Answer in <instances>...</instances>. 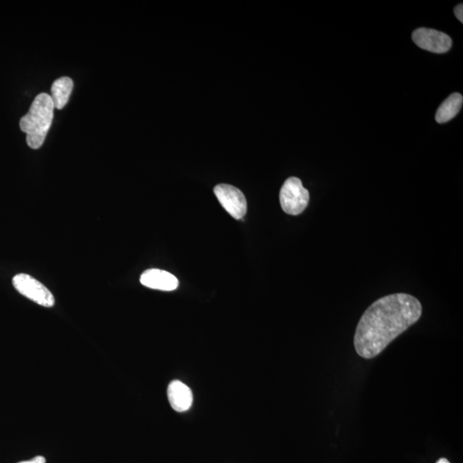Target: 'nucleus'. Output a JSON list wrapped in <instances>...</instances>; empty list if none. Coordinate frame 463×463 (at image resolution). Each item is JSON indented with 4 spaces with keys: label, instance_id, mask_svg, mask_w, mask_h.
<instances>
[{
    "label": "nucleus",
    "instance_id": "obj_6",
    "mask_svg": "<svg viewBox=\"0 0 463 463\" xmlns=\"http://www.w3.org/2000/svg\"><path fill=\"white\" fill-rule=\"evenodd\" d=\"M413 41L418 47L434 54H444L451 49L452 40L440 31L420 27L414 31Z\"/></svg>",
    "mask_w": 463,
    "mask_h": 463
},
{
    "label": "nucleus",
    "instance_id": "obj_2",
    "mask_svg": "<svg viewBox=\"0 0 463 463\" xmlns=\"http://www.w3.org/2000/svg\"><path fill=\"white\" fill-rule=\"evenodd\" d=\"M54 106L51 96L46 93L38 95L29 112L20 120V129L26 134L27 144L38 150L44 143L54 119Z\"/></svg>",
    "mask_w": 463,
    "mask_h": 463
},
{
    "label": "nucleus",
    "instance_id": "obj_9",
    "mask_svg": "<svg viewBox=\"0 0 463 463\" xmlns=\"http://www.w3.org/2000/svg\"><path fill=\"white\" fill-rule=\"evenodd\" d=\"M74 89V82L70 78L64 77L57 79L52 85V101L54 108L62 109L67 104L69 98Z\"/></svg>",
    "mask_w": 463,
    "mask_h": 463
},
{
    "label": "nucleus",
    "instance_id": "obj_7",
    "mask_svg": "<svg viewBox=\"0 0 463 463\" xmlns=\"http://www.w3.org/2000/svg\"><path fill=\"white\" fill-rule=\"evenodd\" d=\"M140 282L147 288L161 291H174L179 286L178 279L174 275L157 269H148L144 272Z\"/></svg>",
    "mask_w": 463,
    "mask_h": 463
},
{
    "label": "nucleus",
    "instance_id": "obj_10",
    "mask_svg": "<svg viewBox=\"0 0 463 463\" xmlns=\"http://www.w3.org/2000/svg\"><path fill=\"white\" fill-rule=\"evenodd\" d=\"M463 103L462 95L453 93L438 108L435 119L438 123L444 124L453 119L460 112Z\"/></svg>",
    "mask_w": 463,
    "mask_h": 463
},
{
    "label": "nucleus",
    "instance_id": "obj_5",
    "mask_svg": "<svg viewBox=\"0 0 463 463\" xmlns=\"http://www.w3.org/2000/svg\"><path fill=\"white\" fill-rule=\"evenodd\" d=\"M214 192L221 205L234 219L243 218L247 212V203L243 192L233 185L220 184Z\"/></svg>",
    "mask_w": 463,
    "mask_h": 463
},
{
    "label": "nucleus",
    "instance_id": "obj_4",
    "mask_svg": "<svg viewBox=\"0 0 463 463\" xmlns=\"http://www.w3.org/2000/svg\"><path fill=\"white\" fill-rule=\"evenodd\" d=\"M13 286L21 295L45 307L54 306V297L43 283L26 274H19L14 276Z\"/></svg>",
    "mask_w": 463,
    "mask_h": 463
},
{
    "label": "nucleus",
    "instance_id": "obj_12",
    "mask_svg": "<svg viewBox=\"0 0 463 463\" xmlns=\"http://www.w3.org/2000/svg\"><path fill=\"white\" fill-rule=\"evenodd\" d=\"M19 463H46V459L41 457V455H38V457L34 458L31 460L20 462Z\"/></svg>",
    "mask_w": 463,
    "mask_h": 463
},
{
    "label": "nucleus",
    "instance_id": "obj_11",
    "mask_svg": "<svg viewBox=\"0 0 463 463\" xmlns=\"http://www.w3.org/2000/svg\"><path fill=\"white\" fill-rule=\"evenodd\" d=\"M455 15L458 17V19L460 21L461 23H463V5L462 3H459L458 5L455 6L454 10Z\"/></svg>",
    "mask_w": 463,
    "mask_h": 463
},
{
    "label": "nucleus",
    "instance_id": "obj_1",
    "mask_svg": "<svg viewBox=\"0 0 463 463\" xmlns=\"http://www.w3.org/2000/svg\"><path fill=\"white\" fill-rule=\"evenodd\" d=\"M421 314L420 300L407 293H393L376 300L363 313L356 327V352L364 359L376 357L418 322Z\"/></svg>",
    "mask_w": 463,
    "mask_h": 463
},
{
    "label": "nucleus",
    "instance_id": "obj_8",
    "mask_svg": "<svg viewBox=\"0 0 463 463\" xmlns=\"http://www.w3.org/2000/svg\"><path fill=\"white\" fill-rule=\"evenodd\" d=\"M168 397L171 407L177 412H185L192 405V389L179 380H174L169 383Z\"/></svg>",
    "mask_w": 463,
    "mask_h": 463
},
{
    "label": "nucleus",
    "instance_id": "obj_3",
    "mask_svg": "<svg viewBox=\"0 0 463 463\" xmlns=\"http://www.w3.org/2000/svg\"><path fill=\"white\" fill-rule=\"evenodd\" d=\"M310 194L299 178L291 177L284 182L280 192V203L283 212L290 216H299L308 206Z\"/></svg>",
    "mask_w": 463,
    "mask_h": 463
},
{
    "label": "nucleus",
    "instance_id": "obj_13",
    "mask_svg": "<svg viewBox=\"0 0 463 463\" xmlns=\"http://www.w3.org/2000/svg\"><path fill=\"white\" fill-rule=\"evenodd\" d=\"M437 463H451V462H449V461L447 460V459H445V458H441V459H440V460H438V461L437 462Z\"/></svg>",
    "mask_w": 463,
    "mask_h": 463
}]
</instances>
